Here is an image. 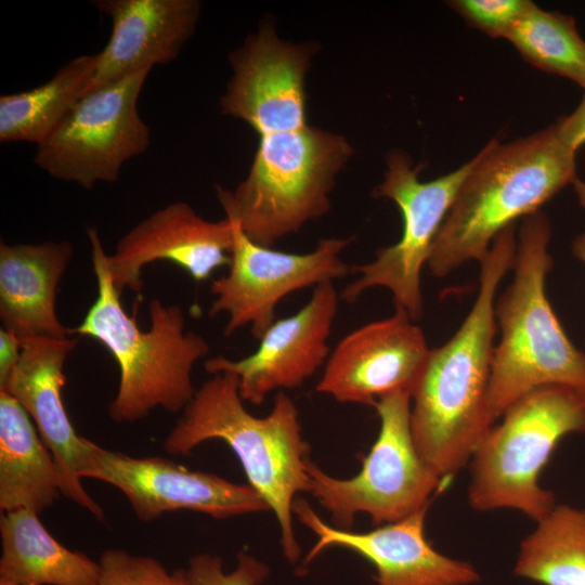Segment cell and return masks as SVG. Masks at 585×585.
I'll return each instance as SVG.
<instances>
[{
	"instance_id": "cell-1",
	"label": "cell",
	"mask_w": 585,
	"mask_h": 585,
	"mask_svg": "<svg viewBox=\"0 0 585 585\" xmlns=\"http://www.w3.org/2000/svg\"><path fill=\"white\" fill-rule=\"evenodd\" d=\"M516 224L502 231L479 261L477 298L460 327L443 346L431 349L411 390V432L425 464L448 480L466 467L494 425L487 392L497 329L495 297L512 270Z\"/></svg>"
},
{
	"instance_id": "cell-2",
	"label": "cell",
	"mask_w": 585,
	"mask_h": 585,
	"mask_svg": "<svg viewBox=\"0 0 585 585\" xmlns=\"http://www.w3.org/2000/svg\"><path fill=\"white\" fill-rule=\"evenodd\" d=\"M575 154L557 122L510 142L489 141L473 157L438 233L427 262L430 273L444 277L466 262H479L502 231L572 184Z\"/></svg>"
},
{
	"instance_id": "cell-3",
	"label": "cell",
	"mask_w": 585,
	"mask_h": 585,
	"mask_svg": "<svg viewBox=\"0 0 585 585\" xmlns=\"http://www.w3.org/2000/svg\"><path fill=\"white\" fill-rule=\"evenodd\" d=\"M243 402L234 374H212L196 389L165 438L164 448L186 455L206 441L225 442L239 459L248 484L275 515L283 554L294 563L301 550L292 505L300 492L309 491L310 445L302 434L298 408L284 391L276 393L265 417L253 416Z\"/></svg>"
},
{
	"instance_id": "cell-4",
	"label": "cell",
	"mask_w": 585,
	"mask_h": 585,
	"mask_svg": "<svg viewBox=\"0 0 585 585\" xmlns=\"http://www.w3.org/2000/svg\"><path fill=\"white\" fill-rule=\"evenodd\" d=\"M91 260L98 296L72 334L93 338L113 355L119 369V384L108 406L118 424L133 422L152 411L182 412L193 399L195 363L209 353L206 339L185 330V316L179 304L159 299L148 302L150 327L141 330L120 302L106 262L99 232L89 227Z\"/></svg>"
},
{
	"instance_id": "cell-5",
	"label": "cell",
	"mask_w": 585,
	"mask_h": 585,
	"mask_svg": "<svg viewBox=\"0 0 585 585\" xmlns=\"http://www.w3.org/2000/svg\"><path fill=\"white\" fill-rule=\"evenodd\" d=\"M550 238L551 223L543 211L522 219L514 278L495 300L500 340L494 347L487 392L493 424L538 387L561 385L585 394V352L569 339L546 295Z\"/></svg>"
},
{
	"instance_id": "cell-6",
	"label": "cell",
	"mask_w": 585,
	"mask_h": 585,
	"mask_svg": "<svg viewBox=\"0 0 585 585\" xmlns=\"http://www.w3.org/2000/svg\"><path fill=\"white\" fill-rule=\"evenodd\" d=\"M468 464V503L476 511L514 509L534 521L556 505L540 476L557 444L585 433V394L561 385L538 387L511 404Z\"/></svg>"
},
{
	"instance_id": "cell-7",
	"label": "cell",
	"mask_w": 585,
	"mask_h": 585,
	"mask_svg": "<svg viewBox=\"0 0 585 585\" xmlns=\"http://www.w3.org/2000/svg\"><path fill=\"white\" fill-rule=\"evenodd\" d=\"M351 154L344 136L314 127L265 134L245 180L232 192L218 186L217 197L250 240L272 247L328 211Z\"/></svg>"
},
{
	"instance_id": "cell-8",
	"label": "cell",
	"mask_w": 585,
	"mask_h": 585,
	"mask_svg": "<svg viewBox=\"0 0 585 585\" xmlns=\"http://www.w3.org/2000/svg\"><path fill=\"white\" fill-rule=\"evenodd\" d=\"M374 407L380 428L358 474L338 479L311 459L308 464V492L341 530H349L358 514L368 515L374 524L400 521L430 506L432 494L445 482L425 464L414 445L411 392L387 394Z\"/></svg>"
},
{
	"instance_id": "cell-9",
	"label": "cell",
	"mask_w": 585,
	"mask_h": 585,
	"mask_svg": "<svg viewBox=\"0 0 585 585\" xmlns=\"http://www.w3.org/2000/svg\"><path fill=\"white\" fill-rule=\"evenodd\" d=\"M472 165L473 157L450 173L421 182L420 166H413L406 153H389L375 196L389 198L400 208L402 236L394 245L379 248L373 261L351 266V272L360 276L342 290V300L352 303L365 290L384 287L392 292L395 308L403 309L414 322L420 320L422 266L427 265L438 233Z\"/></svg>"
},
{
	"instance_id": "cell-10",
	"label": "cell",
	"mask_w": 585,
	"mask_h": 585,
	"mask_svg": "<svg viewBox=\"0 0 585 585\" xmlns=\"http://www.w3.org/2000/svg\"><path fill=\"white\" fill-rule=\"evenodd\" d=\"M152 69L84 93L51 135L37 145L35 165L52 178L91 190L119 178L123 164L144 153L151 131L138 99Z\"/></svg>"
},
{
	"instance_id": "cell-11",
	"label": "cell",
	"mask_w": 585,
	"mask_h": 585,
	"mask_svg": "<svg viewBox=\"0 0 585 585\" xmlns=\"http://www.w3.org/2000/svg\"><path fill=\"white\" fill-rule=\"evenodd\" d=\"M232 222L234 239L229 271L210 286L214 300L209 315L226 314L225 336L249 325L259 340L276 321V307L284 297L342 278L351 271L340 253L352 237L323 238L312 251L292 253L253 243Z\"/></svg>"
},
{
	"instance_id": "cell-12",
	"label": "cell",
	"mask_w": 585,
	"mask_h": 585,
	"mask_svg": "<svg viewBox=\"0 0 585 585\" xmlns=\"http://www.w3.org/2000/svg\"><path fill=\"white\" fill-rule=\"evenodd\" d=\"M80 477L118 489L143 522L178 510L202 512L214 519L270 510L249 484L191 470L159 456L132 457L106 450L89 439Z\"/></svg>"
},
{
	"instance_id": "cell-13",
	"label": "cell",
	"mask_w": 585,
	"mask_h": 585,
	"mask_svg": "<svg viewBox=\"0 0 585 585\" xmlns=\"http://www.w3.org/2000/svg\"><path fill=\"white\" fill-rule=\"evenodd\" d=\"M430 350L422 329L395 308L392 315L346 335L330 352L315 390L341 403L372 405L410 391Z\"/></svg>"
},
{
	"instance_id": "cell-14",
	"label": "cell",
	"mask_w": 585,
	"mask_h": 585,
	"mask_svg": "<svg viewBox=\"0 0 585 585\" xmlns=\"http://www.w3.org/2000/svg\"><path fill=\"white\" fill-rule=\"evenodd\" d=\"M311 56L308 44L283 41L263 26L230 55L233 76L220 99L222 114L246 121L260 136L307 127Z\"/></svg>"
},
{
	"instance_id": "cell-15",
	"label": "cell",
	"mask_w": 585,
	"mask_h": 585,
	"mask_svg": "<svg viewBox=\"0 0 585 585\" xmlns=\"http://www.w3.org/2000/svg\"><path fill=\"white\" fill-rule=\"evenodd\" d=\"M338 303L333 282L322 283L297 313L268 328L253 353L240 360L218 355L206 360L204 367L211 375L234 374L243 401L255 405L275 390L298 388L330 354L328 338Z\"/></svg>"
},
{
	"instance_id": "cell-16",
	"label": "cell",
	"mask_w": 585,
	"mask_h": 585,
	"mask_svg": "<svg viewBox=\"0 0 585 585\" xmlns=\"http://www.w3.org/2000/svg\"><path fill=\"white\" fill-rule=\"evenodd\" d=\"M428 507L365 533L341 530L325 523L311 505L297 497L292 512L317 537L308 552L309 564L329 547L350 549L376 570V585H473L481 576L468 561L439 552L428 542L425 521Z\"/></svg>"
},
{
	"instance_id": "cell-17",
	"label": "cell",
	"mask_w": 585,
	"mask_h": 585,
	"mask_svg": "<svg viewBox=\"0 0 585 585\" xmlns=\"http://www.w3.org/2000/svg\"><path fill=\"white\" fill-rule=\"evenodd\" d=\"M20 340V360L0 385V391L13 396L32 419L57 466L62 494L103 520V508L83 487L80 477L87 438L77 434L62 401L66 384L64 365L77 339L27 337Z\"/></svg>"
},
{
	"instance_id": "cell-18",
	"label": "cell",
	"mask_w": 585,
	"mask_h": 585,
	"mask_svg": "<svg viewBox=\"0 0 585 585\" xmlns=\"http://www.w3.org/2000/svg\"><path fill=\"white\" fill-rule=\"evenodd\" d=\"M233 239V222L227 217L209 221L187 203L174 202L129 230L107 255V268L120 294L126 288L140 292L143 269L158 260L171 261L199 283L229 266Z\"/></svg>"
},
{
	"instance_id": "cell-19",
	"label": "cell",
	"mask_w": 585,
	"mask_h": 585,
	"mask_svg": "<svg viewBox=\"0 0 585 585\" xmlns=\"http://www.w3.org/2000/svg\"><path fill=\"white\" fill-rule=\"evenodd\" d=\"M112 21V34L87 92L178 57L196 29L197 0H94ZM86 92V93H87Z\"/></svg>"
},
{
	"instance_id": "cell-20",
	"label": "cell",
	"mask_w": 585,
	"mask_h": 585,
	"mask_svg": "<svg viewBox=\"0 0 585 585\" xmlns=\"http://www.w3.org/2000/svg\"><path fill=\"white\" fill-rule=\"evenodd\" d=\"M74 253L67 240L0 244V317L20 339L68 338L56 314L57 286Z\"/></svg>"
},
{
	"instance_id": "cell-21",
	"label": "cell",
	"mask_w": 585,
	"mask_h": 585,
	"mask_svg": "<svg viewBox=\"0 0 585 585\" xmlns=\"http://www.w3.org/2000/svg\"><path fill=\"white\" fill-rule=\"evenodd\" d=\"M62 494L55 460L26 410L0 391V509L40 515Z\"/></svg>"
},
{
	"instance_id": "cell-22",
	"label": "cell",
	"mask_w": 585,
	"mask_h": 585,
	"mask_svg": "<svg viewBox=\"0 0 585 585\" xmlns=\"http://www.w3.org/2000/svg\"><path fill=\"white\" fill-rule=\"evenodd\" d=\"M0 580L18 585H101L100 563L58 543L28 509L1 512Z\"/></svg>"
},
{
	"instance_id": "cell-23",
	"label": "cell",
	"mask_w": 585,
	"mask_h": 585,
	"mask_svg": "<svg viewBox=\"0 0 585 585\" xmlns=\"http://www.w3.org/2000/svg\"><path fill=\"white\" fill-rule=\"evenodd\" d=\"M99 55H79L63 65L44 83L0 96V142L39 145L61 123L87 92Z\"/></svg>"
},
{
	"instance_id": "cell-24",
	"label": "cell",
	"mask_w": 585,
	"mask_h": 585,
	"mask_svg": "<svg viewBox=\"0 0 585 585\" xmlns=\"http://www.w3.org/2000/svg\"><path fill=\"white\" fill-rule=\"evenodd\" d=\"M514 574L541 585H585V509L557 504L520 543Z\"/></svg>"
},
{
	"instance_id": "cell-25",
	"label": "cell",
	"mask_w": 585,
	"mask_h": 585,
	"mask_svg": "<svg viewBox=\"0 0 585 585\" xmlns=\"http://www.w3.org/2000/svg\"><path fill=\"white\" fill-rule=\"evenodd\" d=\"M506 40L532 66L585 90V40L573 16L533 3Z\"/></svg>"
},
{
	"instance_id": "cell-26",
	"label": "cell",
	"mask_w": 585,
	"mask_h": 585,
	"mask_svg": "<svg viewBox=\"0 0 585 585\" xmlns=\"http://www.w3.org/2000/svg\"><path fill=\"white\" fill-rule=\"evenodd\" d=\"M101 585H190L186 569L169 572L150 556L107 549L100 557Z\"/></svg>"
},
{
	"instance_id": "cell-27",
	"label": "cell",
	"mask_w": 585,
	"mask_h": 585,
	"mask_svg": "<svg viewBox=\"0 0 585 585\" xmlns=\"http://www.w3.org/2000/svg\"><path fill=\"white\" fill-rule=\"evenodd\" d=\"M533 3L530 0L447 1V5L469 26L494 39H507Z\"/></svg>"
},
{
	"instance_id": "cell-28",
	"label": "cell",
	"mask_w": 585,
	"mask_h": 585,
	"mask_svg": "<svg viewBox=\"0 0 585 585\" xmlns=\"http://www.w3.org/2000/svg\"><path fill=\"white\" fill-rule=\"evenodd\" d=\"M190 585H260L270 575L269 567L246 551L237 554L235 569L226 573L221 557L198 554L186 568Z\"/></svg>"
},
{
	"instance_id": "cell-29",
	"label": "cell",
	"mask_w": 585,
	"mask_h": 585,
	"mask_svg": "<svg viewBox=\"0 0 585 585\" xmlns=\"http://www.w3.org/2000/svg\"><path fill=\"white\" fill-rule=\"evenodd\" d=\"M557 125L562 141L572 150L577 151L585 144V93L577 107Z\"/></svg>"
},
{
	"instance_id": "cell-30",
	"label": "cell",
	"mask_w": 585,
	"mask_h": 585,
	"mask_svg": "<svg viewBox=\"0 0 585 585\" xmlns=\"http://www.w3.org/2000/svg\"><path fill=\"white\" fill-rule=\"evenodd\" d=\"M22 351L20 338L4 327L0 328V385L5 381L15 365Z\"/></svg>"
},
{
	"instance_id": "cell-31",
	"label": "cell",
	"mask_w": 585,
	"mask_h": 585,
	"mask_svg": "<svg viewBox=\"0 0 585 585\" xmlns=\"http://www.w3.org/2000/svg\"><path fill=\"white\" fill-rule=\"evenodd\" d=\"M571 250L574 257L585 264V232L578 234L573 239Z\"/></svg>"
},
{
	"instance_id": "cell-32",
	"label": "cell",
	"mask_w": 585,
	"mask_h": 585,
	"mask_svg": "<svg viewBox=\"0 0 585 585\" xmlns=\"http://www.w3.org/2000/svg\"><path fill=\"white\" fill-rule=\"evenodd\" d=\"M574 193L577 198L578 205L585 209V181L581 180L578 177L572 182Z\"/></svg>"
},
{
	"instance_id": "cell-33",
	"label": "cell",
	"mask_w": 585,
	"mask_h": 585,
	"mask_svg": "<svg viewBox=\"0 0 585 585\" xmlns=\"http://www.w3.org/2000/svg\"><path fill=\"white\" fill-rule=\"evenodd\" d=\"M0 585H18L9 581L0 580Z\"/></svg>"
}]
</instances>
